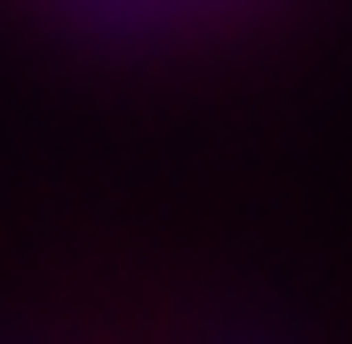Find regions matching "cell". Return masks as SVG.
Masks as SVG:
<instances>
[{"label":"cell","instance_id":"6da1fadb","mask_svg":"<svg viewBox=\"0 0 352 344\" xmlns=\"http://www.w3.org/2000/svg\"><path fill=\"white\" fill-rule=\"evenodd\" d=\"M129 8H153V0H129Z\"/></svg>","mask_w":352,"mask_h":344}]
</instances>
